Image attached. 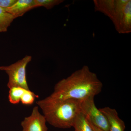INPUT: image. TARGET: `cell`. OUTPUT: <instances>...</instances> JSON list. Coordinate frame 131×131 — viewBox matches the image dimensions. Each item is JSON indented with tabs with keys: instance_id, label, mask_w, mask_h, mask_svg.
<instances>
[{
	"instance_id": "cell-2",
	"label": "cell",
	"mask_w": 131,
	"mask_h": 131,
	"mask_svg": "<svg viewBox=\"0 0 131 131\" xmlns=\"http://www.w3.org/2000/svg\"><path fill=\"white\" fill-rule=\"evenodd\" d=\"M81 101L73 99L61 100L49 96L37 101L46 121L57 128H70L81 112Z\"/></svg>"
},
{
	"instance_id": "cell-1",
	"label": "cell",
	"mask_w": 131,
	"mask_h": 131,
	"mask_svg": "<svg viewBox=\"0 0 131 131\" xmlns=\"http://www.w3.org/2000/svg\"><path fill=\"white\" fill-rule=\"evenodd\" d=\"M102 87L96 74L91 71L88 66H84L57 83L50 96L61 100L82 101L95 97L101 93Z\"/></svg>"
},
{
	"instance_id": "cell-11",
	"label": "cell",
	"mask_w": 131,
	"mask_h": 131,
	"mask_svg": "<svg viewBox=\"0 0 131 131\" xmlns=\"http://www.w3.org/2000/svg\"><path fill=\"white\" fill-rule=\"evenodd\" d=\"M26 90V89L21 87H13L9 89L8 95L9 102L13 104H17L19 103Z\"/></svg>"
},
{
	"instance_id": "cell-15",
	"label": "cell",
	"mask_w": 131,
	"mask_h": 131,
	"mask_svg": "<svg viewBox=\"0 0 131 131\" xmlns=\"http://www.w3.org/2000/svg\"><path fill=\"white\" fill-rule=\"evenodd\" d=\"M88 121L89 122V124H90V126H91L92 129H93V131H103L101 130V129H99V128H98V127H96L93 124H92L89 120H88Z\"/></svg>"
},
{
	"instance_id": "cell-3",
	"label": "cell",
	"mask_w": 131,
	"mask_h": 131,
	"mask_svg": "<svg viewBox=\"0 0 131 131\" xmlns=\"http://www.w3.org/2000/svg\"><path fill=\"white\" fill-rule=\"evenodd\" d=\"M93 3L95 11L108 17L118 33L131 32V0H94Z\"/></svg>"
},
{
	"instance_id": "cell-14",
	"label": "cell",
	"mask_w": 131,
	"mask_h": 131,
	"mask_svg": "<svg viewBox=\"0 0 131 131\" xmlns=\"http://www.w3.org/2000/svg\"><path fill=\"white\" fill-rule=\"evenodd\" d=\"M17 0H0V7L5 9L11 7Z\"/></svg>"
},
{
	"instance_id": "cell-6",
	"label": "cell",
	"mask_w": 131,
	"mask_h": 131,
	"mask_svg": "<svg viewBox=\"0 0 131 131\" xmlns=\"http://www.w3.org/2000/svg\"><path fill=\"white\" fill-rule=\"evenodd\" d=\"M46 119L39 111L38 106L33 108L31 114L21 122L23 131H47Z\"/></svg>"
},
{
	"instance_id": "cell-12",
	"label": "cell",
	"mask_w": 131,
	"mask_h": 131,
	"mask_svg": "<svg viewBox=\"0 0 131 131\" xmlns=\"http://www.w3.org/2000/svg\"><path fill=\"white\" fill-rule=\"evenodd\" d=\"M64 1L63 0H34L36 7H43L50 9Z\"/></svg>"
},
{
	"instance_id": "cell-16",
	"label": "cell",
	"mask_w": 131,
	"mask_h": 131,
	"mask_svg": "<svg viewBox=\"0 0 131 131\" xmlns=\"http://www.w3.org/2000/svg\"><path fill=\"white\" fill-rule=\"evenodd\" d=\"M4 66H0V70H4Z\"/></svg>"
},
{
	"instance_id": "cell-13",
	"label": "cell",
	"mask_w": 131,
	"mask_h": 131,
	"mask_svg": "<svg viewBox=\"0 0 131 131\" xmlns=\"http://www.w3.org/2000/svg\"><path fill=\"white\" fill-rule=\"evenodd\" d=\"M38 95L35 94L30 90H26L21 97L20 101L23 105H32L36 98H38Z\"/></svg>"
},
{
	"instance_id": "cell-8",
	"label": "cell",
	"mask_w": 131,
	"mask_h": 131,
	"mask_svg": "<svg viewBox=\"0 0 131 131\" xmlns=\"http://www.w3.org/2000/svg\"><path fill=\"white\" fill-rule=\"evenodd\" d=\"M35 8L36 7L34 0H17L12 7L5 9L16 18Z\"/></svg>"
},
{
	"instance_id": "cell-17",
	"label": "cell",
	"mask_w": 131,
	"mask_h": 131,
	"mask_svg": "<svg viewBox=\"0 0 131 131\" xmlns=\"http://www.w3.org/2000/svg\"></svg>"
},
{
	"instance_id": "cell-5",
	"label": "cell",
	"mask_w": 131,
	"mask_h": 131,
	"mask_svg": "<svg viewBox=\"0 0 131 131\" xmlns=\"http://www.w3.org/2000/svg\"><path fill=\"white\" fill-rule=\"evenodd\" d=\"M94 99V96H91L81 101V112L95 126L103 131H109L107 120L100 109L96 107Z\"/></svg>"
},
{
	"instance_id": "cell-7",
	"label": "cell",
	"mask_w": 131,
	"mask_h": 131,
	"mask_svg": "<svg viewBox=\"0 0 131 131\" xmlns=\"http://www.w3.org/2000/svg\"><path fill=\"white\" fill-rule=\"evenodd\" d=\"M105 116L108 122L109 131H124L125 122L119 117L117 110L109 107L100 108Z\"/></svg>"
},
{
	"instance_id": "cell-9",
	"label": "cell",
	"mask_w": 131,
	"mask_h": 131,
	"mask_svg": "<svg viewBox=\"0 0 131 131\" xmlns=\"http://www.w3.org/2000/svg\"><path fill=\"white\" fill-rule=\"evenodd\" d=\"M73 127L75 131H93L86 117L81 111L76 117Z\"/></svg>"
},
{
	"instance_id": "cell-4",
	"label": "cell",
	"mask_w": 131,
	"mask_h": 131,
	"mask_svg": "<svg viewBox=\"0 0 131 131\" xmlns=\"http://www.w3.org/2000/svg\"><path fill=\"white\" fill-rule=\"evenodd\" d=\"M31 59V56H26L11 65L4 66V70L8 77L7 87L9 89L18 87L30 90L27 81L26 68Z\"/></svg>"
},
{
	"instance_id": "cell-10",
	"label": "cell",
	"mask_w": 131,
	"mask_h": 131,
	"mask_svg": "<svg viewBox=\"0 0 131 131\" xmlns=\"http://www.w3.org/2000/svg\"><path fill=\"white\" fill-rule=\"evenodd\" d=\"M15 19L14 16L0 7V32H6Z\"/></svg>"
}]
</instances>
